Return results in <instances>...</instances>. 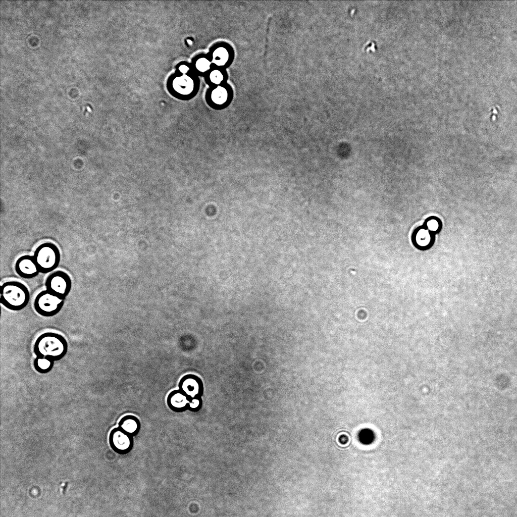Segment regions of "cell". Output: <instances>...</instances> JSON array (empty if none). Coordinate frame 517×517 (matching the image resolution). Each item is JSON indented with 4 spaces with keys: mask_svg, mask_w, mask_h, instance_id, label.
Listing matches in <instances>:
<instances>
[{
    "mask_svg": "<svg viewBox=\"0 0 517 517\" xmlns=\"http://www.w3.org/2000/svg\"><path fill=\"white\" fill-rule=\"evenodd\" d=\"M68 350L66 339L62 335L52 332L39 335L33 346V352L36 356L46 357L54 361L64 358Z\"/></svg>",
    "mask_w": 517,
    "mask_h": 517,
    "instance_id": "1",
    "label": "cell"
},
{
    "mask_svg": "<svg viewBox=\"0 0 517 517\" xmlns=\"http://www.w3.org/2000/svg\"><path fill=\"white\" fill-rule=\"evenodd\" d=\"M0 302L7 309L20 311L28 305L30 298L28 288L16 281L6 282L1 286Z\"/></svg>",
    "mask_w": 517,
    "mask_h": 517,
    "instance_id": "2",
    "label": "cell"
},
{
    "mask_svg": "<svg viewBox=\"0 0 517 517\" xmlns=\"http://www.w3.org/2000/svg\"><path fill=\"white\" fill-rule=\"evenodd\" d=\"M33 257L39 273L47 274L56 270L61 261L59 248L51 242L39 245L35 249Z\"/></svg>",
    "mask_w": 517,
    "mask_h": 517,
    "instance_id": "3",
    "label": "cell"
},
{
    "mask_svg": "<svg viewBox=\"0 0 517 517\" xmlns=\"http://www.w3.org/2000/svg\"><path fill=\"white\" fill-rule=\"evenodd\" d=\"M64 304V300L60 299L45 289L36 295L33 305L35 312L38 315L44 317H51L62 310Z\"/></svg>",
    "mask_w": 517,
    "mask_h": 517,
    "instance_id": "4",
    "label": "cell"
},
{
    "mask_svg": "<svg viewBox=\"0 0 517 517\" xmlns=\"http://www.w3.org/2000/svg\"><path fill=\"white\" fill-rule=\"evenodd\" d=\"M45 286L49 292L64 300L71 291L72 280L65 272L57 271L47 277Z\"/></svg>",
    "mask_w": 517,
    "mask_h": 517,
    "instance_id": "5",
    "label": "cell"
},
{
    "mask_svg": "<svg viewBox=\"0 0 517 517\" xmlns=\"http://www.w3.org/2000/svg\"><path fill=\"white\" fill-rule=\"evenodd\" d=\"M109 442L112 449L120 455L129 453L134 446L133 436L118 427L111 431L109 436Z\"/></svg>",
    "mask_w": 517,
    "mask_h": 517,
    "instance_id": "6",
    "label": "cell"
},
{
    "mask_svg": "<svg viewBox=\"0 0 517 517\" xmlns=\"http://www.w3.org/2000/svg\"><path fill=\"white\" fill-rule=\"evenodd\" d=\"M178 389L189 398L201 397L204 392V385L202 380L197 375L188 374L180 379Z\"/></svg>",
    "mask_w": 517,
    "mask_h": 517,
    "instance_id": "7",
    "label": "cell"
},
{
    "mask_svg": "<svg viewBox=\"0 0 517 517\" xmlns=\"http://www.w3.org/2000/svg\"><path fill=\"white\" fill-rule=\"evenodd\" d=\"M15 270L20 277L26 279H32L39 273L33 256L27 254L22 255L17 259L15 265Z\"/></svg>",
    "mask_w": 517,
    "mask_h": 517,
    "instance_id": "8",
    "label": "cell"
},
{
    "mask_svg": "<svg viewBox=\"0 0 517 517\" xmlns=\"http://www.w3.org/2000/svg\"><path fill=\"white\" fill-rule=\"evenodd\" d=\"M189 398L179 389L171 391L167 397L166 402L169 408L176 413L188 410Z\"/></svg>",
    "mask_w": 517,
    "mask_h": 517,
    "instance_id": "9",
    "label": "cell"
},
{
    "mask_svg": "<svg viewBox=\"0 0 517 517\" xmlns=\"http://www.w3.org/2000/svg\"><path fill=\"white\" fill-rule=\"evenodd\" d=\"M118 427L134 437L139 433L141 429V423L136 416L127 415L120 420Z\"/></svg>",
    "mask_w": 517,
    "mask_h": 517,
    "instance_id": "10",
    "label": "cell"
},
{
    "mask_svg": "<svg viewBox=\"0 0 517 517\" xmlns=\"http://www.w3.org/2000/svg\"><path fill=\"white\" fill-rule=\"evenodd\" d=\"M172 86L175 91L182 95H187L192 92L194 88L193 79L187 75L175 77L172 82Z\"/></svg>",
    "mask_w": 517,
    "mask_h": 517,
    "instance_id": "11",
    "label": "cell"
},
{
    "mask_svg": "<svg viewBox=\"0 0 517 517\" xmlns=\"http://www.w3.org/2000/svg\"><path fill=\"white\" fill-rule=\"evenodd\" d=\"M54 364V361L46 357L36 356L33 360L35 370L42 374L50 372L53 370Z\"/></svg>",
    "mask_w": 517,
    "mask_h": 517,
    "instance_id": "12",
    "label": "cell"
},
{
    "mask_svg": "<svg viewBox=\"0 0 517 517\" xmlns=\"http://www.w3.org/2000/svg\"><path fill=\"white\" fill-rule=\"evenodd\" d=\"M211 96V100L215 105H222L226 101L228 93L225 88L218 86L212 91Z\"/></svg>",
    "mask_w": 517,
    "mask_h": 517,
    "instance_id": "13",
    "label": "cell"
},
{
    "mask_svg": "<svg viewBox=\"0 0 517 517\" xmlns=\"http://www.w3.org/2000/svg\"><path fill=\"white\" fill-rule=\"evenodd\" d=\"M212 57L214 63L218 66H223L227 62L229 54L225 48L220 47L214 51Z\"/></svg>",
    "mask_w": 517,
    "mask_h": 517,
    "instance_id": "14",
    "label": "cell"
},
{
    "mask_svg": "<svg viewBox=\"0 0 517 517\" xmlns=\"http://www.w3.org/2000/svg\"><path fill=\"white\" fill-rule=\"evenodd\" d=\"M195 66L198 71L205 72L210 68L211 62L207 58L201 57L196 61Z\"/></svg>",
    "mask_w": 517,
    "mask_h": 517,
    "instance_id": "15",
    "label": "cell"
},
{
    "mask_svg": "<svg viewBox=\"0 0 517 517\" xmlns=\"http://www.w3.org/2000/svg\"><path fill=\"white\" fill-rule=\"evenodd\" d=\"M202 406V399L201 397H195L189 398L188 406V410L191 412H197L200 410Z\"/></svg>",
    "mask_w": 517,
    "mask_h": 517,
    "instance_id": "16",
    "label": "cell"
},
{
    "mask_svg": "<svg viewBox=\"0 0 517 517\" xmlns=\"http://www.w3.org/2000/svg\"><path fill=\"white\" fill-rule=\"evenodd\" d=\"M210 79L212 82L215 84H220L223 79L222 73L218 70L212 71L210 74Z\"/></svg>",
    "mask_w": 517,
    "mask_h": 517,
    "instance_id": "17",
    "label": "cell"
},
{
    "mask_svg": "<svg viewBox=\"0 0 517 517\" xmlns=\"http://www.w3.org/2000/svg\"><path fill=\"white\" fill-rule=\"evenodd\" d=\"M178 70L183 74H186L189 70V67L186 65H181L178 67Z\"/></svg>",
    "mask_w": 517,
    "mask_h": 517,
    "instance_id": "18",
    "label": "cell"
}]
</instances>
